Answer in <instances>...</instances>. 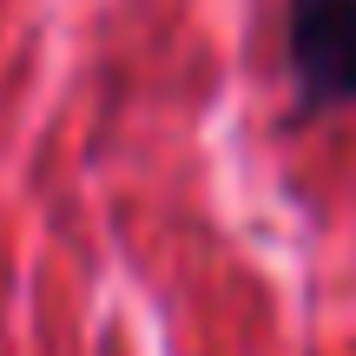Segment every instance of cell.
<instances>
[{
    "label": "cell",
    "instance_id": "obj_1",
    "mask_svg": "<svg viewBox=\"0 0 356 356\" xmlns=\"http://www.w3.org/2000/svg\"><path fill=\"white\" fill-rule=\"evenodd\" d=\"M291 126L356 113V0H284Z\"/></svg>",
    "mask_w": 356,
    "mask_h": 356
}]
</instances>
